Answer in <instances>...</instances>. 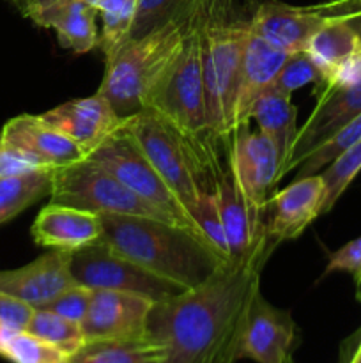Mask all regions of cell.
<instances>
[{"mask_svg": "<svg viewBox=\"0 0 361 363\" xmlns=\"http://www.w3.org/2000/svg\"><path fill=\"white\" fill-rule=\"evenodd\" d=\"M268 229L244 257L223 264L207 282L154 303L149 337L161 344V363H237L244 319L260 275L280 247Z\"/></svg>", "mask_w": 361, "mask_h": 363, "instance_id": "6da1fadb", "label": "cell"}, {"mask_svg": "<svg viewBox=\"0 0 361 363\" xmlns=\"http://www.w3.org/2000/svg\"><path fill=\"white\" fill-rule=\"evenodd\" d=\"M103 243L163 280L193 289L229 261L197 233L161 220L101 215Z\"/></svg>", "mask_w": 361, "mask_h": 363, "instance_id": "7a4b0ae2", "label": "cell"}, {"mask_svg": "<svg viewBox=\"0 0 361 363\" xmlns=\"http://www.w3.org/2000/svg\"><path fill=\"white\" fill-rule=\"evenodd\" d=\"M195 25L200 27L179 21L163 23L127 41L119 52L105 59V74L98 94L112 105L120 119L147 106L151 96L179 59L188 32Z\"/></svg>", "mask_w": 361, "mask_h": 363, "instance_id": "3957f363", "label": "cell"}, {"mask_svg": "<svg viewBox=\"0 0 361 363\" xmlns=\"http://www.w3.org/2000/svg\"><path fill=\"white\" fill-rule=\"evenodd\" d=\"M246 32L248 20L237 16L236 6L216 11L200 27L207 126L212 140L225 152L230 151L236 131V103Z\"/></svg>", "mask_w": 361, "mask_h": 363, "instance_id": "277c9868", "label": "cell"}, {"mask_svg": "<svg viewBox=\"0 0 361 363\" xmlns=\"http://www.w3.org/2000/svg\"><path fill=\"white\" fill-rule=\"evenodd\" d=\"M50 202L73 206L99 216H140L179 225L168 213L131 191L117 177L96 163L88 162L87 158L62 169H55Z\"/></svg>", "mask_w": 361, "mask_h": 363, "instance_id": "5b68a950", "label": "cell"}, {"mask_svg": "<svg viewBox=\"0 0 361 363\" xmlns=\"http://www.w3.org/2000/svg\"><path fill=\"white\" fill-rule=\"evenodd\" d=\"M120 130L130 135L142 155L154 167L193 218L204 191L198 186L195 165L179 135L151 110H140L133 116L124 117Z\"/></svg>", "mask_w": 361, "mask_h": 363, "instance_id": "8992f818", "label": "cell"}, {"mask_svg": "<svg viewBox=\"0 0 361 363\" xmlns=\"http://www.w3.org/2000/svg\"><path fill=\"white\" fill-rule=\"evenodd\" d=\"M356 20H361V0H326L310 6L262 0L248 25L265 41L294 53L304 52L308 41L328 25Z\"/></svg>", "mask_w": 361, "mask_h": 363, "instance_id": "52a82bcc", "label": "cell"}, {"mask_svg": "<svg viewBox=\"0 0 361 363\" xmlns=\"http://www.w3.org/2000/svg\"><path fill=\"white\" fill-rule=\"evenodd\" d=\"M87 160L112 174L124 186L140 195L142 199L168 213L184 229H190L197 233L198 236H202L197 223L193 222L183 202L177 199V195L170 190L163 177L156 172L154 167L142 155L137 144L130 138V135L120 130V126L101 145H98L87 156Z\"/></svg>", "mask_w": 361, "mask_h": 363, "instance_id": "ba28073f", "label": "cell"}, {"mask_svg": "<svg viewBox=\"0 0 361 363\" xmlns=\"http://www.w3.org/2000/svg\"><path fill=\"white\" fill-rule=\"evenodd\" d=\"M71 273L80 286L91 289L126 291L149 298L154 303L186 291L113 254L103 240L71 254Z\"/></svg>", "mask_w": 361, "mask_h": 363, "instance_id": "9c48e42d", "label": "cell"}, {"mask_svg": "<svg viewBox=\"0 0 361 363\" xmlns=\"http://www.w3.org/2000/svg\"><path fill=\"white\" fill-rule=\"evenodd\" d=\"M229 163L244 197L265 213L280 183V163L273 142L250 123L241 124L232 133Z\"/></svg>", "mask_w": 361, "mask_h": 363, "instance_id": "30bf717a", "label": "cell"}, {"mask_svg": "<svg viewBox=\"0 0 361 363\" xmlns=\"http://www.w3.org/2000/svg\"><path fill=\"white\" fill-rule=\"evenodd\" d=\"M297 326L289 311L275 307L258 289L248 308L237 346V360L285 363L292 357Z\"/></svg>", "mask_w": 361, "mask_h": 363, "instance_id": "8fae6325", "label": "cell"}, {"mask_svg": "<svg viewBox=\"0 0 361 363\" xmlns=\"http://www.w3.org/2000/svg\"><path fill=\"white\" fill-rule=\"evenodd\" d=\"M154 301L126 291L94 289L85 319L87 340H140L149 337V315Z\"/></svg>", "mask_w": 361, "mask_h": 363, "instance_id": "7c38bea8", "label": "cell"}, {"mask_svg": "<svg viewBox=\"0 0 361 363\" xmlns=\"http://www.w3.org/2000/svg\"><path fill=\"white\" fill-rule=\"evenodd\" d=\"M326 202V183L321 174L294 179L276 190L265 209V229L280 243L297 240L319 216Z\"/></svg>", "mask_w": 361, "mask_h": 363, "instance_id": "4fadbf2b", "label": "cell"}, {"mask_svg": "<svg viewBox=\"0 0 361 363\" xmlns=\"http://www.w3.org/2000/svg\"><path fill=\"white\" fill-rule=\"evenodd\" d=\"M74 284L71 254L60 250L46 252L21 268L0 272V293L9 294L32 308H42Z\"/></svg>", "mask_w": 361, "mask_h": 363, "instance_id": "5bb4252c", "label": "cell"}, {"mask_svg": "<svg viewBox=\"0 0 361 363\" xmlns=\"http://www.w3.org/2000/svg\"><path fill=\"white\" fill-rule=\"evenodd\" d=\"M42 121L76 142L85 155H91L110 135L119 130L120 119L101 94L76 98L41 113Z\"/></svg>", "mask_w": 361, "mask_h": 363, "instance_id": "9a60e30c", "label": "cell"}, {"mask_svg": "<svg viewBox=\"0 0 361 363\" xmlns=\"http://www.w3.org/2000/svg\"><path fill=\"white\" fill-rule=\"evenodd\" d=\"M361 113V80L347 87L336 89L324 98L317 99L314 112L308 116L297 131L292 152H290L287 174L294 172L311 151L328 142L336 131Z\"/></svg>", "mask_w": 361, "mask_h": 363, "instance_id": "2e32d148", "label": "cell"}, {"mask_svg": "<svg viewBox=\"0 0 361 363\" xmlns=\"http://www.w3.org/2000/svg\"><path fill=\"white\" fill-rule=\"evenodd\" d=\"M30 234L39 247L73 254L101 241L103 223L96 213L50 202L38 213Z\"/></svg>", "mask_w": 361, "mask_h": 363, "instance_id": "e0dca14e", "label": "cell"}, {"mask_svg": "<svg viewBox=\"0 0 361 363\" xmlns=\"http://www.w3.org/2000/svg\"><path fill=\"white\" fill-rule=\"evenodd\" d=\"M212 194L216 195L219 216L229 240L230 259L244 257L264 234L265 213L244 197L230 163L216 177Z\"/></svg>", "mask_w": 361, "mask_h": 363, "instance_id": "ac0fdd59", "label": "cell"}, {"mask_svg": "<svg viewBox=\"0 0 361 363\" xmlns=\"http://www.w3.org/2000/svg\"><path fill=\"white\" fill-rule=\"evenodd\" d=\"M0 138L28 151L50 169H62L87 158L76 142L50 126L41 116L13 117L4 124Z\"/></svg>", "mask_w": 361, "mask_h": 363, "instance_id": "d6986e66", "label": "cell"}, {"mask_svg": "<svg viewBox=\"0 0 361 363\" xmlns=\"http://www.w3.org/2000/svg\"><path fill=\"white\" fill-rule=\"evenodd\" d=\"M289 55V52L255 34L248 25L243 60H241L239 92H237L236 103V130L241 124L251 123L250 116L255 101L271 85L276 73L282 69L283 62Z\"/></svg>", "mask_w": 361, "mask_h": 363, "instance_id": "ffe728a7", "label": "cell"}, {"mask_svg": "<svg viewBox=\"0 0 361 363\" xmlns=\"http://www.w3.org/2000/svg\"><path fill=\"white\" fill-rule=\"evenodd\" d=\"M98 11L85 0H57L30 11L25 18L38 27L53 28L62 48L74 53H87L99 48V32L96 25Z\"/></svg>", "mask_w": 361, "mask_h": 363, "instance_id": "44dd1931", "label": "cell"}, {"mask_svg": "<svg viewBox=\"0 0 361 363\" xmlns=\"http://www.w3.org/2000/svg\"><path fill=\"white\" fill-rule=\"evenodd\" d=\"M251 119L257 123L258 130L273 142L278 155L280 181L287 176L290 152L297 137V108L290 101V96L278 94L275 91H265L255 101L251 108Z\"/></svg>", "mask_w": 361, "mask_h": 363, "instance_id": "7402d4cb", "label": "cell"}, {"mask_svg": "<svg viewBox=\"0 0 361 363\" xmlns=\"http://www.w3.org/2000/svg\"><path fill=\"white\" fill-rule=\"evenodd\" d=\"M304 52L321 74V80L314 87L317 91L345 60L361 52V20L328 25L308 41Z\"/></svg>", "mask_w": 361, "mask_h": 363, "instance_id": "603a6c76", "label": "cell"}, {"mask_svg": "<svg viewBox=\"0 0 361 363\" xmlns=\"http://www.w3.org/2000/svg\"><path fill=\"white\" fill-rule=\"evenodd\" d=\"M230 4H234V0H138L137 18L127 41L168 21L198 23L202 27L211 14Z\"/></svg>", "mask_w": 361, "mask_h": 363, "instance_id": "cb8c5ba5", "label": "cell"}, {"mask_svg": "<svg viewBox=\"0 0 361 363\" xmlns=\"http://www.w3.org/2000/svg\"><path fill=\"white\" fill-rule=\"evenodd\" d=\"M165 350L151 337L140 340H87L67 363H161Z\"/></svg>", "mask_w": 361, "mask_h": 363, "instance_id": "d4e9b609", "label": "cell"}, {"mask_svg": "<svg viewBox=\"0 0 361 363\" xmlns=\"http://www.w3.org/2000/svg\"><path fill=\"white\" fill-rule=\"evenodd\" d=\"M53 172L55 170H38L25 176L0 177V225L41 199L50 197Z\"/></svg>", "mask_w": 361, "mask_h": 363, "instance_id": "484cf974", "label": "cell"}, {"mask_svg": "<svg viewBox=\"0 0 361 363\" xmlns=\"http://www.w3.org/2000/svg\"><path fill=\"white\" fill-rule=\"evenodd\" d=\"M101 14L99 48L110 59L130 39L137 18L138 0H85Z\"/></svg>", "mask_w": 361, "mask_h": 363, "instance_id": "4316f807", "label": "cell"}, {"mask_svg": "<svg viewBox=\"0 0 361 363\" xmlns=\"http://www.w3.org/2000/svg\"><path fill=\"white\" fill-rule=\"evenodd\" d=\"M25 330L38 339L59 347L69 357L85 344V335L80 323L69 321V319L46 311V308H34V314Z\"/></svg>", "mask_w": 361, "mask_h": 363, "instance_id": "83f0119b", "label": "cell"}, {"mask_svg": "<svg viewBox=\"0 0 361 363\" xmlns=\"http://www.w3.org/2000/svg\"><path fill=\"white\" fill-rule=\"evenodd\" d=\"M361 172V138L354 142L350 147L340 156H336L324 170H321V176L326 183V202L322 215L329 213L333 206L340 201L347 188L350 186L357 174Z\"/></svg>", "mask_w": 361, "mask_h": 363, "instance_id": "f1b7e54d", "label": "cell"}, {"mask_svg": "<svg viewBox=\"0 0 361 363\" xmlns=\"http://www.w3.org/2000/svg\"><path fill=\"white\" fill-rule=\"evenodd\" d=\"M0 357L11 363H67L69 360V354L60 351L59 347L20 328L13 330L0 351Z\"/></svg>", "mask_w": 361, "mask_h": 363, "instance_id": "f546056e", "label": "cell"}, {"mask_svg": "<svg viewBox=\"0 0 361 363\" xmlns=\"http://www.w3.org/2000/svg\"><path fill=\"white\" fill-rule=\"evenodd\" d=\"M361 138V113L354 117L350 123H347L345 126L340 131H336L328 142H324L322 145H319L315 151H311L303 162L299 163L296 170H294V179H299V177L311 176V174H319L321 170H324L336 156L342 155L347 147L357 142Z\"/></svg>", "mask_w": 361, "mask_h": 363, "instance_id": "4dcf8cb0", "label": "cell"}, {"mask_svg": "<svg viewBox=\"0 0 361 363\" xmlns=\"http://www.w3.org/2000/svg\"><path fill=\"white\" fill-rule=\"evenodd\" d=\"M321 74L306 52H294L287 57L282 69L276 73L275 80L269 85V91H275L283 96H292L294 91L308 84H319ZM265 89V91H268Z\"/></svg>", "mask_w": 361, "mask_h": 363, "instance_id": "1f68e13d", "label": "cell"}, {"mask_svg": "<svg viewBox=\"0 0 361 363\" xmlns=\"http://www.w3.org/2000/svg\"><path fill=\"white\" fill-rule=\"evenodd\" d=\"M193 220L195 223H197L202 236L205 238V241H207L225 261H232V259H230L229 240H227L225 227H223L222 216H219L218 202H216L214 194L204 191V194L200 195L198 208L197 211L193 213Z\"/></svg>", "mask_w": 361, "mask_h": 363, "instance_id": "d6a6232c", "label": "cell"}, {"mask_svg": "<svg viewBox=\"0 0 361 363\" xmlns=\"http://www.w3.org/2000/svg\"><path fill=\"white\" fill-rule=\"evenodd\" d=\"M94 289L91 287L80 286V284H74V286L67 287L66 291L59 294L57 298H53L50 303H46V311L55 312V314L62 315V318L69 319V321L80 323L85 319L88 311V305H91V298Z\"/></svg>", "mask_w": 361, "mask_h": 363, "instance_id": "836d02e7", "label": "cell"}, {"mask_svg": "<svg viewBox=\"0 0 361 363\" xmlns=\"http://www.w3.org/2000/svg\"><path fill=\"white\" fill-rule=\"evenodd\" d=\"M38 170L55 169H50L28 151L0 138V177L25 176V174L38 172Z\"/></svg>", "mask_w": 361, "mask_h": 363, "instance_id": "e575fe53", "label": "cell"}, {"mask_svg": "<svg viewBox=\"0 0 361 363\" xmlns=\"http://www.w3.org/2000/svg\"><path fill=\"white\" fill-rule=\"evenodd\" d=\"M343 272L349 273L350 277L356 282L361 277V236L356 240L349 241V243L343 245L342 248H338L336 252H333L329 255L328 266H326L322 277H328L331 273Z\"/></svg>", "mask_w": 361, "mask_h": 363, "instance_id": "d590c367", "label": "cell"}, {"mask_svg": "<svg viewBox=\"0 0 361 363\" xmlns=\"http://www.w3.org/2000/svg\"><path fill=\"white\" fill-rule=\"evenodd\" d=\"M34 308L9 294L0 293V321L14 328L25 330L30 321Z\"/></svg>", "mask_w": 361, "mask_h": 363, "instance_id": "8d00e7d4", "label": "cell"}, {"mask_svg": "<svg viewBox=\"0 0 361 363\" xmlns=\"http://www.w3.org/2000/svg\"><path fill=\"white\" fill-rule=\"evenodd\" d=\"M347 363H361V354H360V351H357V347L354 350V353L350 354L349 362H347Z\"/></svg>", "mask_w": 361, "mask_h": 363, "instance_id": "74e56055", "label": "cell"}, {"mask_svg": "<svg viewBox=\"0 0 361 363\" xmlns=\"http://www.w3.org/2000/svg\"><path fill=\"white\" fill-rule=\"evenodd\" d=\"M354 284H356V300L361 303V277Z\"/></svg>", "mask_w": 361, "mask_h": 363, "instance_id": "f35d334b", "label": "cell"}, {"mask_svg": "<svg viewBox=\"0 0 361 363\" xmlns=\"http://www.w3.org/2000/svg\"><path fill=\"white\" fill-rule=\"evenodd\" d=\"M285 363H296V362H294V357H290V358H289V360H287Z\"/></svg>", "mask_w": 361, "mask_h": 363, "instance_id": "ab89813d", "label": "cell"}, {"mask_svg": "<svg viewBox=\"0 0 361 363\" xmlns=\"http://www.w3.org/2000/svg\"><path fill=\"white\" fill-rule=\"evenodd\" d=\"M357 351H360V354H361V339H360V342H357Z\"/></svg>", "mask_w": 361, "mask_h": 363, "instance_id": "60d3db41", "label": "cell"}, {"mask_svg": "<svg viewBox=\"0 0 361 363\" xmlns=\"http://www.w3.org/2000/svg\"><path fill=\"white\" fill-rule=\"evenodd\" d=\"M9 2H11V4H14V0H9Z\"/></svg>", "mask_w": 361, "mask_h": 363, "instance_id": "b9f144b4", "label": "cell"}, {"mask_svg": "<svg viewBox=\"0 0 361 363\" xmlns=\"http://www.w3.org/2000/svg\"><path fill=\"white\" fill-rule=\"evenodd\" d=\"M14 2H16V0H14ZM13 6H14V4H13Z\"/></svg>", "mask_w": 361, "mask_h": 363, "instance_id": "7bdbcfd3", "label": "cell"}]
</instances>
